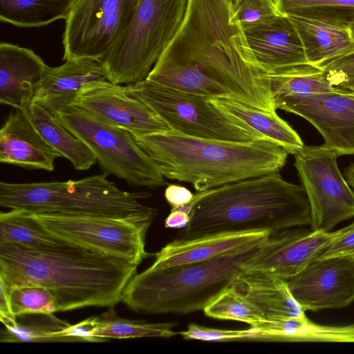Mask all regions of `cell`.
Returning <instances> with one entry per match:
<instances>
[{"instance_id": "obj_5", "label": "cell", "mask_w": 354, "mask_h": 354, "mask_svg": "<svg viewBox=\"0 0 354 354\" xmlns=\"http://www.w3.org/2000/svg\"><path fill=\"white\" fill-rule=\"evenodd\" d=\"M265 241L206 261L162 269L149 267L130 279L121 301L137 313L187 314L203 310L233 283L244 271V263Z\"/></svg>"}, {"instance_id": "obj_23", "label": "cell", "mask_w": 354, "mask_h": 354, "mask_svg": "<svg viewBox=\"0 0 354 354\" xmlns=\"http://www.w3.org/2000/svg\"><path fill=\"white\" fill-rule=\"evenodd\" d=\"M210 102L234 122L253 133L258 140L277 145L295 155L304 146L299 134L277 112H268L234 100L212 98Z\"/></svg>"}, {"instance_id": "obj_36", "label": "cell", "mask_w": 354, "mask_h": 354, "mask_svg": "<svg viewBox=\"0 0 354 354\" xmlns=\"http://www.w3.org/2000/svg\"><path fill=\"white\" fill-rule=\"evenodd\" d=\"M310 339L321 342H354V323L340 326L315 324Z\"/></svg>"}, {"instance_id": "obj_16", "label": "cell", "mask_w": 354, "mask_h": 354, "mask_svg": "<svg viewBox=\"0 0 354 354\" xmlns=\"http://www.w3.org/2000/svg\"><path fill=\"white\" fill-rule=\"evenodd\" d=\"M75 105L99 120L123 129L132 136L169 129L148 105L129 95L126 86L108 80L93 82L81 91Z\"/></svg>"}, {"instance_id": "obj_24", "label": "cell", "mask_w": 354, "mask_h": 354, "mask_svg": "<svg viewBox=\"0 0 354 354\" xmlns=\"http://www.w3.org/2000/svg\"><path fill=\"white\" fill-rule=\"evenodd\" d=\"M287 17L299 34L308 64L320 67L354 51L349 28L305 17Z\"/></svg>"}, {"instance_id": "obj_40", "label": "cell", "mask_w": 354, "mask_h": 354, "mask_svg": "<svg viewBox=\"0 0 354 354\" xmlns=\"http://www.w3.org/2000/svg\"><path fill=\"white\" fill-rule=\"evenodd\" d=\"M345 178L354 190V162H352L344 171Z\"/></svg>"}, {"instance_id": "obj_2", "label": "cell", "mask_w": 354, "mask_h": 354, "mask_svg": "<svg viewBox=\"0 0 354 354\" xmlns=\"http://www.w3.org/2000/svg\"><path fill=\"white\" fill-rule=\"evenodd\" d=\"M138 266L68 240L37 249L0 243V288L22 284L50 290L59 311L113 307Z\"/></svg>"}, {"instance_id": "obj_39", "label": "cell", "mask_w": 354, "mask_h": 354, "mask_svg": "<svg viewBox=\"0 0 354 354\" xmlns=\"http://www.w3.org/2000/svg\"><path fill=\"white\" fill-rule=\"evenodd\" d=\"M191 207L189 204L178 207H172L165 220L167 228L183 229L190 221Z\"/></svg>"}, {"instance_id": "obj_18", "label": "cell", "mask_w": 354, "mask_h": 354, "mask_svg": "<svg viewBox=\"0 0 354 354\" xmlns=\"http://www.w3.org/2000/svg\"><path fill=\"white\" fill-rule=\"evenodd\" d=\"M272 232L254 231L207 234L192 239H176L154 254L151 269L199 263L241 250L265 241Z\"/></svg>"}, {"instance_id": "obj_31", "label": "cell", "mask_w": 354, "mask_h": 354, "mask_svg": "<svg viewBox=\"0 0 354 354\" xmlns=\"http://www.w3.org/2000/svg\"><path fill=\"white\" fill-rule=\"evenodd\" d=\"M281 15L317 20L345 28L354 24V0H274Z\"/></svg>"}, {"instance_id": "obj_32", "label": "cell", "mask_w": 354, "mask_h": 354, "mask_svg": "<svg viewBox=\"0 0 354 354\" xmlns=\"http://www.w3.org/2000/svg\"><path fill=\"white\" fill-rule=\"evenodd\" d=\"M209 317L244 322L257 326L267 320L261 310L232 284L203 309Z\"/></svg>"}, {"instance_id": "obj_21", "label": "cell", "mask_w": 354, "mask_h": 354, "mask_svg": "<svg viewBox=\"0 0 354 354\" xmlns=\"http://www.w3.org/2000/svg\"><path fill=\"white\" fill-rule=\"evenodd\" d=\"M38 55L17 45L0 44V103L24 111L47 68Z\"/></svg>"}, {"instance_id": "obj_27", "label": "cell", "mask_w": 354, "mask_h": 354, "mask_svg": "<svg viewBox=\"0 0 354 354\" xmlns=\"http://www.w3.org/2000/svg\"><path fill=\"white\" fill-rule=\"evenodd\" d=\"M77 0H0L1 21L21 28L66 19Z\"/></svg>"}, {"instance_id": "obj_7", "label": "cell", "mask_w": 354, "mask_h": 354, "mask_svg": "<svg viewBox=\"0 0 354 354\" xmlns=\"http://www.w3.org/2000/svg\"><path fill=\"white\" fill-rule=\"evenodd\" d=\"M189 0H139L131 21L100 62L107 80H145L185 19Z\"/></svg>"}, {"instance_id": "obj_29", "label": "cell", "mask_w": 354, "mask_h": 354, "mask_svg": "<svg viewBox=\"0 0 354 354\" xmlns=\"http://www.w3.org/2000/svg\"><path fill=\"white\" fill-rule=\"evenodd\" d=\"M93 319L95 324L93 335L100 342L111 339L169 338L178 334L174 330L176 323H148L121 318L113 307L99 316L93 317Z\"/></svg>"}, {"instance_id": "obj_17", "label": "cell", "mask_w": 354, "mask_h": 354, "mask_svg": "<svg viewBox=\"0 0 354 354\" xmlns=\"http://www.w3.org/2000/svg\"><path fill=\"white\" fill-rule=\"evenodd\" d=\"M244 32L258 67L265 74L308 64L299 34L286 15Z\"/></svg>"}, {"instance_id": "obj_37", "label": "cell", "mask_w": 354, "mask_h": 354, "mask_svg": "<svg viewBox=\"0 0 354 354\" xmlns=\"http://www.w3.org/2000/svg\"><path fill=\"white\" fill-rule=\"evenodd\" d=\"M340 255L354 257V221L337 230V234L319 259Z\"/></svg>"}, {"instance_id": "obj_28", "label": "cell", "mask_w": 354, "mask_h": 354, "mask_svg": "<svg viewBox=\"0 0 354 354\" xmlns=\"http://www.w3.org/2000/svg\"><path fill=\"white\" fill-rule=\"evenodd\" d=\"M65 239L47 230L35 216L22 209H10L0 214V243L9 242L42 249Z\"/></svg>"}, {"instance_id": "obj_6", "label": "cell", "mask_w": 354, "mask_h": 354, "mask_svg": "<svg viewBox=\"0 0 354 354\" xmlns=\"http://www.w3.org/2000/svg\"><path fill=\"white\" fill-rule=\"evenodd\" d=\"M147 192H127L104 174L79 180L0 183V205L35 214L101 216L152 223L157 210L145 205Z\"/></svg>"}, {"instance_id": "obj_38", "label": "cell", "mask_w": 354, "mask_h": 354, "mask_svg": "<svg viewBox=\"0 0 354 354\" xmlns=\"http://www.w3.org/2000/svg\"><path fill=\"white\" fill-rule=\"evenodd\" d=\"M194 194L184 186L171 184L165 191V198L172 207H178L190 203Z\"/></svg>"}, {"instance_id": "obj_9", "label": "cell", "mask_w": 354, "mask_h": 354, "mask_svg": "<svg viewBox=\"0 0 354 354\" xmlns=\"http://www.w3.org/2000/svg\"><path fill=\"white\" fill-rule=\"evenodd\" d=\"M125 86L129 95L151 108L172 131L196 138L259 140L253 133L224 115L210 102L209 98L147 80Z\"/></svg>"}, {"instance_id": "obj_12", "label": "cell", "mask_w": 354, "mask_h": 354, "mask_svg": "<svg viewBox=\"0 0 354 354\" xmlns=\"http://www.w3.org/2000/svg\"><path fill=\"white\" fill-rule=\"evenodd\" d=\"M33 214L47 230L64 239L138 266L153 254L145 249L151 223L101 216Z\"/></svg>"}, {"instance_id": "obj_1", "label": "cell", "mask_w": 354, "mask_h": 354, "mask_svg": "<svg viewBox=\"0 0 354 354\" xmlns=\"http://www.w3.org/2000/svg\"><path fill=\"white\" fill-rule=\"evenodd\" d=\"M234 12L232 0H189L182 26L145 80L276 111L268 75L258 67Z\"/></svg>"}, {"instance_id": "obj_20", "label": "cell", "mask_w": 354, "mask_h": 354, "mask_svg": "<svg viewBox=\"0 0 354 354\" xmlns=\"http://www.w3.org/2000/svg\"><path fill=\"white\" fill-rule=\"evenodd\" d=\"M107 80L100 62L91 59H69L55 67L47 66L32 100L52 113L75 105L82 88L88 84Z\"/></svg>"}, {"instance_id": "obj_26", "label": "cell", "mask_w": 354, "mask_h": 354, "mask_svg": "<svg viewBox=\"0 0 354 354\" xmlns=\"http://www.w3.org/2000/svg\"><path fill=\"white\" fill-rule=\"evenodd\" d=\"M0 342L5 343L68 342L62 331L70 324L53 313H27L1 321Z\"/></svg>"}, {"instance_id": "obj_10", "label": "cell", "mask_w": 354, "mask_h": 354, "mask_svg": "<svg viewBox=\"0 0 354 354\" xmlns=\"http://www.w3.org/2000/svg\"><path fill=\"white\" fill-rule=\"evenodd\" d=\"M337 153L323 145L306 146L294 165L307 196L312 230L330 232L354 216V190L341 173Z\"/></svg>"}, {"instance_id": "obj_33", "label": "cell", "mask_w": 354, "mask_h": 354, "mask_svg": "<svg viewBox=\"0 0 354 354\" xmlns=\"http://www.w3.org/2000/svg\"><path fill=\"white\" fill-rule=\"evenodd\" d=\"M5 293L8 297L10 312L15 317L27 313L59 312L56 297L45 287L36 284H22L11 288Z\"/></svg>"}, {"instance_id": "obj_34", "label": "cell", "mask_w": 354, "mask_h": 354, "mask_svg": "<svg viewBox=\"0 0 354 354\" xmlns=\"http://www.w3.org/2000/svg\"><path fill=\"white\" fill-rule=\"evenodd\" d=\"M280 15L274 0H241L234 6L233 17L245 30L264 24Z\"/></svg>"}, {"instance_id": "obj_35", "label": "cell", "mask_w": 354, "mask_h": 354, "mask_svg": "<svg viewBox=\"0 0 354 354\" xmlns=\"http://www.w3.org/2000/svg\"><path fill=\"white\" fill-rule=\"evenodd\" d=\"M320 68L325 72L328 80L335 88L354 90V51L333 59Z\"/></svg>"}, {"instance_id": "obj_3", "label": "cell", "mask_w": 354, "mask_h": 354, "mask_svg": "<svg viewBox=\"0 0 354 354\" xmlns=\"http://www.w3.org/2000/svg\"><path fill=\"white\" fill-rule=\"evenodd\" d=\"M189 205L190 221L176 239L274 232L310 224V205L303 187L284 180L279 172L198 192Z\"/></svg>"}, {"instance_id": "obj_13", "label": "cell", "mask_w": 354, "mask_h": 354, "mask_svg": "<svg viewBox=\"0 0 354 354\" xmlns=\"http://www.w3.org/2000/svg\"><path fill=\"white\" fill-rule=\"evenodd\" d=\"M276 109L299 115L322 136L338 156L354 155V90L292 95L273 100Z\"/></svg>"}, {"instance_id": "obj_42", "label": "cell", "mask_w": 354, "mask_h": 354, "mask_svg": "<svg viewBox=\"0 0 354 354\" xmlns=\"http://www.w3.org/2000/svg\"><path fill=\"white\" fill-rule=\"evenodd\" d=\"M234 3V6H236L241 0H232Z\"/></svg>"}, {"instance_id": "obj_30", "label": "cell", "mask_w": 354, "mask_h": 354, "mask_svg": "<svg viewBox=\"0 0 354 354\" xmlns=\"http://www.w3.org/2000/svg\"><path fill=\"white\" fill-rule=\"evenodd\" d=\"M273 100L277 97L306 95L337 90L320 68L303 64L267 74Z\"/></svg>"}, {"instance_id": "obj_8", "label": "cell", "mask_w": 354, "mask_h": 354, "mask_svg": "<svg viewBox=\"0 0 354 354\" xmlns=\"http://www.w3.org/2000/svg\"><path fill=\"white\" fill-rule=\"evenodd\" d=\"M56 116L90 149L107 176L138 187L154 189L165 185L157 165L127 131L102 122L77 105L62 109Z\"/></svg>"}, {"instance_id": "obj_19", "label": "cell", "mask_w": 354, "mask_h": 354, "mask_svg": "<svg viewBox=\"0 0 354 354\" xmlns=\"http://www.w3.org/2000/svg\"><path fill=\"white\" fill-rule=\"evenodd\" d=\"M63 158L43 138L26 113L15 109L0 129V162L24 168L52 171Z\"/></svg>"}, {"instance_id": "obj_25", "label": "cell", "mask_w": 354, "mask_h": 354, "mask_svg": "<svg viewBox=\"0 0 354 354\" xmlns=\"http://www.w3.org/2000/svg\"><path fill=\"white\" fill-rule=\"evenodd\" d=\"M24 111L48 144L68 159L75 169L86 171L97 162L90 149L41 104L31 101Z\"/></svg>"}, {"instance_id": "obj_22", "label": "cell", "mask_w": 354, "mask_h": 354, "mask_svg": "<svg viewBox=\"0 0 354 354\" xmlns=\"http://www.w3.org/2000/svg\"><path fill=\"white\" fill-rule=\"evenodd\" d=\"M232 285L255 305L268 322H282L306 317L295 301L288 281L263 271H243Z\"/></svg>"}, {"instance_id": "obj_14", "label": "cell", "mask_w": 354, "mask_h": 354, "mask_svg": "<svg viewBox=\"0 0 354 354\" xmlns=\"http://www.w3.org/2000/svg\"><path fill=\"white\" fill-rule=\"evenodd\" d=\"M287 281L292 295L304 311L347 306L354 300V257L318 259Z\"/></svg>"}, {"instance_id": "obj_41", "label": "cell", "mask_w": 354, "mask_h": 354, "mask_svg": "<svg viewBox=\"0 0 354 354\" xmlns=\"http://www.w3.org/2000/svg\"><path fill=\"white\" fill-rule=\"evenodd\" d=\"M349 30L351 31L353 38L354 39V24L349 28Z\"/></svg>"}, {"instance_id": "obj_11", "label": "cell", "mask_w": 354, "mask_h": 354, "mask_svg": "<svg viewBox=\"0 0 354 354\" xmlns=\"http://www.w3.org/2000/svg\"><path fill=\"white\" fill-rule=\"evenodd\" d=\"M139 0H77L65 19L63 60L101 62L127 28Z\"/></svg>"}, {"instance_id": "obj_4", "label": "cell", "mask_w": 354, "mask_h": 354, "mask_svg": "<svg viewBox=\"0 0 354 354\" xmlns=\"http://www.w3.org/2000/svg\"><path fill=\"white\" fill-rule=\"evenodd\" d=\"M133 137L165 178L189 183L198 192L279 172L289 154L264 140L196 138L171 129Z\"/></svg>"}, {"instance_id": "obj_15", "label": "cell", "mask_w": 354, "mask_h": 354, "mask_svg": "<svg viewBox=\"0 0 354 354\" xmlns=\"http://www.w3.org/2000/svg\"><path fill=\"white\" fill-rule=\"evenodd\" d=\"M337 234L300 227L272 232L244 271L270 272L286 280L295 277L323 254Z\"/></svg>"}]
</instances>
